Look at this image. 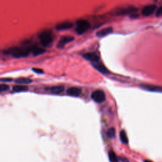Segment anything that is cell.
I'll use <instances>...</instances> for the list:
<instances>
[{
  "instance_id": "obj_18",
  "label": "cell",
  "mask_w": 162,
  "mask_h": 162,
  "mask_svg": "<svg viewBox=\"0 0 162 162\" xmlns=\"http://www.w3.org/2000/svg\"><path fill=\"white\" fill-rule=\"evenodd\" d=\"M120 138L121 141L124 144H128L129 141H128V137L127 136L126 132L125 130H122L120 131Z\"/></svg>"
},
{
  "instance_id": "obj_11",
  "label": "cell",
  "mask_w": 162,
  "mask_h": 162,
  "mask_svg": "<svg viewBox=\"0 0 162 162\" xmlns=\"http://www.w3.org/2000/svg\"><path fill=\"white\" fill-rule=\"evenodd\" d=\"M83 57L86 60L92 63L100 62V56L96 53H87L83 55Z\"/></svg>"
},
{
  "instance_id": "obj_15",
  "label": "cell",
  "mask_w": 162,
  "mask_h": 162,
  "mask_svg": "<svg viewBox=\"0 0 162 162\" xmlns=\"http://www.w3.org/2000/svg\"><path fill=\"white\" fill-rule=\"evenodd\" d=\"M45 51L46 50L44 48L38 47V46H32V54L34 56H38L39 55H41L44 53Z\"/></svg>"
},
{
  "instance_id": "obj_17",
  "label": "cell",
  "mask_w": 162,
  "mask_h": 162,
  "mask_svg": "<svg viewBox=\"0 0 162 162\" xmlns=\"http://www.w3.org/2000/svg\"><path fill=\"white\" fill-rule=\"evenodd\" d=\"M15 82L16 84L25 85V84H31L32 82V80L30 79H27V78H19L15 80Z\"/></svg>"
},
{
  "instance_id": "obj_16",
  "label": "cell",
  "mask_w": 162,
  "mask_h": 162,
  "mask_svg": "<svg viewBox=\"0 0 162 162\" xmlns=\"http://www.w3.org/2000/svg\"><path fill=\"white\" fill-rule=\"evenodd\" d=\"M13 91L16 92H23V91H26L28 90V88L27 86L24 85L22 84H18L15 85L13 87Z\"/></svg>"
},
{
  "instance_id": "obj_6",
  "label": "cell",
  "mask_w": 162,
  "mask_h": 162,
  "mask_svg": "<svg viewBox=\"0 0 162 162\" xmlns=\"http://www.w3.org/2000/svg\"><path fill=\"white\" fill-rule=\"evenodd\" d=\"M73 26L74 24L72 22L70 21H64L58 24L56 26V29L58 31L68 30L73 27Z\"/></svg>"
},
{
  "instance_id": "obj_21",
  "label": "cell",
  "mask_w": 162,
  "mask_h": 162,
  "mask_svg": "<svg viewBox=\"0 0 162 162\" xmlns=\"http://www.w3.org/2000/svg\"><path fill=\"white\" fill-rule=\"evenodd\" d=\"M8 89H9V86L7 84H2L1 86H0V91H1V92L7 91L8 90Z\"/></svg>"
},
{
  "instance_id": "obj_24",
  "label": "cell",
  "mask_w": 162,
  "mask_h": 162,
  "mask_svg": "<svg viewBox=\"0 0 162 162\" xmlns=\"http://www.w3.org/2000/svg\"><path fill=\"white\" fill-rule=\"evenodd\" d=\"M120 161H122V162H129V161L127 160V159L124 158H120Z\"/></svg>"
},
{
  "instance_id": "obj_4",
  "label": "cell",
  "mask_w": 162,
  "mask_h": 162,
  "mask_svg": "<svg viewBox=\"0 0 162 162\" xmlns=\"http://www.w3.org/2000/svg\"><path fill=\"white\" fill-rule=\"evenodd\" d=\"M137 11V8L133 6H129V7L120 8L116 11V14L117 16L126 15H132L136 14Z\"/></svg>"
},
{
  "instance_id": "obj_10",
  "label": "cell",
  "mask_w": 162,
  "mask_h": 162,
  "mask_svg": "<svg viewBox=\"0 0 162 162\" xmlns=\"http://www.w3.org/2000/svg\"><path fill=\"white\" fill-rule=\"evenodd\" d=\"M92 66H93L98 71H99L103 74H109L110 72L107 69V68L102 63L98 62L96 63H92Z\"/></svg>"
},
{
  "instance_id": "obj_13",
  "label": "cell",
  "mask_w": 162,
  "mask_h": 162,
  "mask_svg": "<svg viewBox=\"0 0 162 162\" xmlns=\"http://www.w3.org/2000/svg\"><path fill=\"white\" fill-rule=\"evenodd\" d=\"M113 28L111 27H105V28H102V29L98 31L96 35V36L98 37H100V38H101V37H105L107 35H108V34H111L112 32H113Z\"/></svg>"
},
{
  "instance_id": "obj_5",
  "label": "cell",
  "mask_w": 162,
  "mask_h": 162,
  "mask_svg": "<svg viewBox=\"0 0 162 162\" xmlns=\"http://www.w3.org/2000/svg\"><path fill=\"white\" fill-rule=\"evenodd\" d=\"M91 98L96 103H101L106 100V95L102 90H96L91 94Z\"/></svg>"
},
{
  "instance_id": "obj_25",
  "label": "cell",
  "mask_w": 162,
  "mask_h": 162,
  "mask_svg": "<svg viewBox=\"0 0 162 162\" xmlns=\"http://www.w3.org/2000/svg\"><path fill=\"white\" fill-rule=\"evenodd\" d=\"M11 79H2V82H7V81H11Z\"/></svg>"
},
{
  "instance_id": "obj_3",
  "label": "cell",
  "mask_w": 162,
  "mask_h": 162,
  "mask_svg": "<svg viewBox=\"0 0 162 162\" xmlns=\"http://www.w3.org/2000/svg\"><path fill=\"white\" fill-rule=\"evenodd\" d=\"M89 22L86 20H79L76 22V32L80 35L86 32L90 28Z\"/></svg>"
},
{
  "instance_id": "obj_8",
  "label": "cell",
  "mask_w": 162,
  "mask_h": 162,
  "mask_svg": "<svg viewBox=\"0 0 162 162\" xmlns=\"http://www.w3.org/2000/svg\"><path fill=\"white\" fill-rule=\"evenodd\" d=\"M141 88L144 90L148 91L162 92V86L149 85V84H142L141 85Z\"/></svg>"
},
{
  "instance_id": "obj_19",
  "label": "cell",
  "mask_w": 162,
  "mask_h": 162,
  "mask_svg": "<svg viewBox=\"0 0 162 162\" xmlns=\"http://www.w3.org/2000/svg\"><path fill=\"white\" fill-rule=\"evenodd\" d=\"M108 158H109V160L110 162H119L117 155L115 154V153L113 151L109 152Z\"/></svg>"
},
{
  "instance_id": "obj_7",
  "label": "cell",
  "mask_w": 162,
  "mask_h": 162,
  "mask_svg": "<svg viewBox=\"0 0 162 162\" xmlns=\"http://www.w3.org/2000/svg\"><path fill=\"white\" fill-rule=\"evenodd\" d=\"M155 11H157V7L154 4H150L144 7L142 10V14L145 16L152 15Z\"/></svg>"
},
{
  "instance_id": "obj_23",
  "label": "cell",
  "mask_w": 162,
  "mask_h": 162,
  "mask_svg": "<svg viewBox=\"0 0 162 162\" xmlns=\"http://www.w3.org/2000/svg\"><path fill=\"white\" fill-rule=\"evenodd\" d=\"M32 70L34 72H36L38 74H43V70H41V69L40 68H32Z\"/></svg>"
},
{
  "instance_id": "obj_22",
  "label": "cell",
  "mask_w": 162,
  "mask_h": 162,
  "mask_svg": "<svg viewBox=\"0 0 162 162\" xmlns=\"http://www.w3.org/2000/svg\"><path fill=\"white\" fill-rule=\"evenodd\" d=\"M156 16H162V6L158 8L157 11H156Z\"/></svg>"
},
{
  "instance_id": "obj_12",
  "label": "cell",
  "mask_w": 162,
  "mask_h": 162,
  "mask_svg": "<svg viewBox=\"0 0 162 162\" xmlns=\"http://www.w3.org/2000/svg\"><path fill=\"white\" fill-rule=\"evenodd\" d=\"M82 92V90H81L79 88H76V87H72V88H69L67 90V94L68 96H74L77 97L79 96Z\"/></svg>"
},
{
  "instance_id": "obj_14",
  "label": "cell",
  "mask_w": 162,
  "mask_h": 162,
  "mask_svg": "<svg viewBox=\"0 0 162 162\" xmlns=\"http://www.w3.org/2000/svg\"><path fill=\"white\" fill-rule=\"evenodd\" d=\"M65 88L63 86H53L51 88H48L47 90L49 91L52 94H58L62 93L64 91Z\"/></svg>"
},
{
  "instance_id": "obj_9",
  "label": "cell",
  "mask_w": 162,
  "mask_h": 162,
  "mask_svg": "<svg viewBox=\"0 0 162 162\" xmlns=\"http://www.w3.org/2000/svg\"><path fill=\"white\" fill-rule=\"evenodd\" d=\"M74 39V38L70 36H63L58 41L57 44V47L58 48H63L64 46L72 41Z\"/></svg>"
},
{
  "instance_id": "obj_1",
  "label": "cell",
  "mask_w": 162,
  "mask_h": 162,
  "mask_svg": "<svg viewBox=\"0 0 162 162\" xmlns=\"http://www.w3.org/2000/svg\"><path fill=\"white\" fill-rule=\"evenodd\" d=\"M32 46L31 47H15L10 50V53L14 57L19 58L26 57L32 51Z\"/></svg>"
},
{
  "instance_id": "obj_26",
  "label": "cell",
  "mask_w": 162,
  "mask_h": 162,
  "mask_svg": "<svg viewBox=\"0 0 162 162\" xmlns=\"http://www.w3.org/2000/svg\"><path fill=\"white\" fill-rule=\"evenodd\" d=\"M144 162H152L151 161H149V160H144Z\"/></svg>"
},
{
  "instance_id": "obj_20",
  "label": "cell",
  "mask_w": 162,
  "mask_h": 162,
  "mask_svg": "<svg viewBox=\"0 0 162 162\" xmlns=\"http://www.w3.org/2000/svg\"><path fill=\"white\" fill-rule=\"evenodd\" d=\"M106 136L110 139H113L115 136V130L114 128H110L106 132Z\"/></svg>"
},
{
  "instance_id": "obj_2",
  "label": "cell",
  "mask_w": 162,
  "mask_h": 162,
  "mask_svg": "<svg viewBox=\"0 0 162 162\" xmlns=\"http://www.w3.org/2000/svg\"><path fill=\"white\" fill-rule=\"evenodd\" d=\"M40 44L44 47H47L53 42V35L50 30H45L40 32L38 34Z\"/></svg>"
}]
</instances>
